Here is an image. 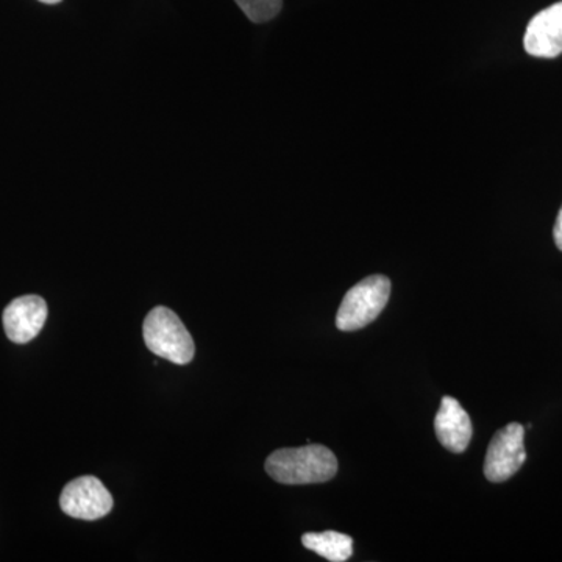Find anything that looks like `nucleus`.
Wrapping results in <instances>:
<instances>
[{"instance_id": "nucleus-1", "label": "nucleus", "mask_w": 562, "mask_h": 562, "mask_svg": "<svg viewBox=\"0 0 562 562\" xmlns=\"http://www.w3.org/2000/svg\"><path fill=\"white\" fill-rule=\"evenodd\" d=\"M266 472L277 483L297 486L330 482L338 473L335 453L319 443L299 449H281L266 460Z\"/></svg>"}, {"instance_id": "nucleus-2", "label": "nucleus", "mask_w": 562, "mask_h": 562, "mask_svg": "<svg viewBox=\"0 0 562 562\" xmlns=\"http://www.w3.org/2000/svg\"><path fill=\"white\" fill-rule=\"evenodd\" d=\"M144 342L157 357L184 366L195 353L194 339L172 310L155 306L144 321Z\"/></svg>"}, {"instance_id": "nucleus-3", "label": "nucleus", "mask_w": 562, "mask_h": 562, "mask_svg": "<svg viewBox=\"0 0 562 562\" xmlns=\"http://www.w3.org/2000/svg\"><path fill=\"white\" fill-rule=\"evenodd\" d=\"M391 280L371 276L347 291L336 314V327L341 331H357L368 327L382 314L390 302Z\"/></svg>"}, {"instance_id": "nucleus-4", "label": "nucleus", "mask_w": 562, "mask_h": 562, "mask_svg": "<svg viewBox=\"0 0 562 562\" xmlns=\"http://www.w3.org/2000/svg\"><path fill=\"white\" fill-rule=\"evenodd\" d=\"M525 461V428L513 422L492 438L484 460V476L492 483L506 482L520 471Z\"/></svg>"}, {"instance_id": "nucleus-5", "label": "nucleus", "mask_w": 562, "mask_h": 562, "mask_svg": "<svg viewBox=\"0 0 562 562\" xmlns=\"http://www.w3.org/2000/svg\"><path fill=\"white\" fill-rule=\"evenodd\" d=\"M113 497L101 480L87 475L66 484L60 495L63 513L80 520H98L113 509Z\"/></svg>"}, {"instance_id": "nucleus-6", "label": "nucleus", "mask_w": 562, "mask_h": 562, "mask_svg": "<svg viewBox=\"0 0 562 562\" xmlns=\"http://www.w3.org/2000/svg\"><path fill=\"white\" fill-rule=\"evenodd\" d=\"M47 319V303L40 295L14 299L3 312V328L10 341L27 344L43 330Z\"/></svg>"}, {"instance_id": "nucleus-7", "label": "nucleus", "mask_w": 562, "mask_h": 562, "mask_svg": "<svg viewBox=\"0 0 562 562\" xmlns=\"http://www.w3.org/2000/svg\"><path fill=\"white\" fill-rule=\"evenodd\" d=\"M524 47L538 58H554L562 54V2L532 18L525 32Z\"/></svg>"}, {"instance_id": "nucleus-8", "label": "nucleus", "mask_w": 562, "mask_h": 562, "mask_svg": "<svg viewBox=\"0 0 562 562\" xmlns=\"http://www.w3.org/2000/svg\"><path fill=\"white\" fill-rule=\"evenodd\" d=\"M435 431L439 442L449 452L462 453L468 449L472 439V420L457 398L446 395L435 417Z\"/></svg>"}, {"instance_id": "nucleus-9", "label": "nucleus", "mask_w": 562, "mask_h": 562, "mask_svg": "<svg viewBox=\"0 0 562 562\" xmlns=\"http://www.w3.org/2000/svg\"><path fill=\"white\" fill-rule=\"evenodd\" d=\"M302 543L305 549L331 562L350 560L353 554V539L338 531L306 532Z\"/></svg>"}, {"instance_id": "nucleus-10", "label": "nucleus", "mask_w": 562, "mask_h": 562, "mask_svg": "<svg viewBox=\"0 0 562 562\" xmlns=\"http://www.w3.org/2000/svg\"><path fill=\"white\" fill-rule=\"evenodd\" d=\"M251 22L262 24L273 20L283 7V0H235Z\"/></svg>"}, {"instance_id": "nucleus-11", "label": "nucleus", "mask_w": 562, "mask_h": 562, "mask_svg": "<svg viewBox=\"0 0 562 562\" xmlns=\"http://www.w3.org/2000/svg\"><path fill=\"white\" fill-rule=\"evenodd\" d=\"M553 238L558 249L562 251V206L560 213H558L557 224H554Z\"/></svg>"}, {"instance_id": "nucleus-12", "label": "nucleus", "mask_w": 562, "mask_h": 562, "mask_svg": "<svg viewBox=\"0 0 562 562\" xmlns=\"http://www.w3.org/2000/svg\"><path fill=\"white\" fill-rule=\"evenodd\" d=\"M40 2L47 3V5H57L61 0H40Z\"/></svg>"}]
</instances>
